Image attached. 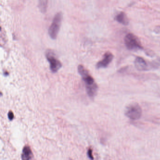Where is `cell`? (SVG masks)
<instances>
[{"instance_id":"cell-1","label":"cell","mask_w":160,"mask_h":160,"mask_svg":"<svg viewBox=\"0 0 160 160\" xmlns=\"http://www.w3.org/2000/svg\"><path fill=\"white\" fill-rule=\"evenodd\" d=\"M78 71L85 82L87 94L89 97L93 98L95 95L97 90V86L95 82V80L89 75L87 69L83 66H79Z\"/></svg>"},{"instance_id":"cell-2","label":"cell","mask_w":160,"mask_h":160,"mask_svg":"<svg viewBox=\"0 0 160 160\" xmlns=\"http://www.w3.org/2000/svg\"><path fill=\"white\" fill-rule=\"evenodd\" d=\"M125 115L132 120H137L142 116V109L138 103L132 102L126 106L125 111Z\"/></svg>"},{"instance_id":"cell-3","label":"cell","mask_w":160,"mask_h":160,"mask_svg":"<svg viewBox=\"0 0 160 160\" xmlns=\"http://www.w3.org/2000/svg\"><path fill=\"white\" fill-rule=\"evenodd\" d=\"M63 19V14L61 12L57 13L54 16L52 23L49 30V34L51 38L55 39L60 30V25Z\"/></svg>"},{"instance_id":"cell-4","label":"cell","mask_w":160,"mask_h":160,"mask_svg":"<svg viewBox=\"0 0 160 160\" xmlns=\"http://www.w3.org/2000/svg\"><path fill=\"white\" fill-rule=\"evenodd\" d=\"M125 43L126 48L130 50H137L143 49V46L139 38L132 33H129L126 35Z\"/></svg>"},{"instance_id":"cell-5","label":"cell","mask_w":160,"mask_h":160,"mask_svg":"<svg viewBox=\"0 0 160 160\" xmlns=\"http://www.w3.org/2000/svg\"><path fill=\"white\" fill-rule=\"evenodd\" d=\"M47 58L50 64V68L54 73L57 72L61 67L62 64L60 61L55 58V56L51 52H49L47 54Z\"/></svg>"},{"instance_id":"cell-6","label":"cell","mask_w":160,"mask_h":160,"mask_svg":"<svg viewBox=\"0 0 160 160\" xmlns=\"http://www.w3.org/2000/svg\"><path fill=\"white\" fill-rule=\"evenodd\" d=\"M113 57V55L111 52H106L103 56V59L97 64V68H105L107 67L108 65L111 62Z\"/></svg>"},{"instance_id":"cell-7","label":"cell","mask_w":160,"mask_h":160,"mask_svg":"<svg viewBox=\"0 0 160 160\" xmlns=\"http://www.w3.org/2000/svg\"><path fill=\"white\" fill-rule=\"evenodd\" d=\"M134 64L136 68L139 71H145L147 68L146 62L142 57H137L134 62Z\"/></svg>"},{"instance_id":"cell-8","label":"cell","mask_w":160,"mask_h":160,"mask_svg":"<svg viewBox=\"0 0 160 160\" xmlns=\"http://www.w3.org/2000/svg\"><path fill=\"white\" fill-rule=\"evenodd\" d=\"M33 153L31 148L28 146L23 147L22 154V160H30L33 157Z\"/></svg>"},{"instance_id":"cell-9","label":"cell","mask_w":160,"mask_h":160,"mask_svg":"<svg viewBox=\"0 0 160 160\" xmlns=\"http://www.w3.org/2000/svg\"><path fill=\"white\" fill-rule=\"evenodd\" d=\"M115 19L123 25H127L129 24L128 18L124 12H121L118 14L116 17Z\"/></svg>"},{"instance_id":"cell-10","label":"cell","mask_w":160,"mask_h":160,"mask_svg":"<svg viewBox=\"0 0 160 160\" xmlns=\"http://www.w3.org/2000/svg\"><path fill=\"white\" fill-rule=\"evenodd\" d=\"M48 6V0H39L38 7L41 13H46Z\"/></svg>"},{"instance_id":"cell-11","label":"cell","mask_w":160,"mask_h":160,"mask_svg":"<svg viewBox=\"0 0 160 160\" xmlns=\"http://www.w3.org/2000/svg\"><path fill=\"white\" fill-rule=\"evenodd\" d=\"M87 155L89 158L92 160H94V157H93V155H92V150L91 149H89L87 152Z\"/></svg>"},{"instance_id":"cell-12","label":"cell","mask_w":160,"mask_h":160,"mask_svg":"<svg viewBox=\"0 0 160 160\" xmlns=\"http://www.w3.org/2000/svg\"><path fill=\"white\" fill-rule=\"evenodd\" d=\"M14 117L13 113L11 111H10L8 113V117L9 120H12L14 118Z\"/></svg>"}]
</instances>
